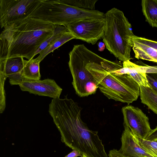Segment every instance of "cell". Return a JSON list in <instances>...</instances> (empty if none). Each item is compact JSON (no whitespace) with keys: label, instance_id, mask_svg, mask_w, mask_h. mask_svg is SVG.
<instances>
[{"label":"cell","instance_id":"2","mask_svg":"<svg viewBox=\"0 0 157 157\" xmlns=\"http://www.w3.org/2000/svg\"><path fill=\"white\" fill-rule=\"evenodd\" d=\"M56 25L29 17L4 29L0 35V59L14 57L29 60L53 34Z\"/></svg>","mask_w":157,"mask_h":157},{"label":"cell","instance_id":"13","mask_svg":"<svg viewBox=\"0 0 157 157\" xmlns=\"http://www.w3.org/2000/svg\"><path fill=\"white\" fill-rule=\"evenodd\" d=\"M132 46L135 57L157 63V50L131 39Z\"/></svg>","mask_w":157,"mask_h":157},{"label":"cell","instance_id":"14","mask_svg":"<svg viewBox=\"0 0 157 157\" xmlns=\"http://www.w3.org/2000/svg\"><path fill=\"white\" fill-rule=\"evenodd\" d=\"M75 39L72 34L68 31L62 33L42 51L35 59L40 62L49 53L68 41Z\"/></svg>","mask_w":157,"mask_h":157},{"label":"cell","instance_id":"16","mask_svg":"<svg viewBox=\"0 0 157 157\" xmlns=\"http://www.w3.org/2000/svg\"><path fill=\"white\" fill-rule=\"evenodd\" d=\"M140 87L141 102L157 114V92L149 87L140 85Z\"/></svg>","mask_w":157,"mask_h":157},{"label":"cell","instance_id":"4","mask_svg":"<svg viewBox=\"0 0 157 157\" xmlns=\"http://www.w3.org/2000/svg\"><path fill=\"white\" fill-rule=\"evenodd\" d=\"M105 28L102 38L106 48L123 62L130 60L131 39L134 35L132 26L123 12L113 8L105 14Z\"/></svg>","mask_w":157,"mask_h":157},{"label":"cell","instance_id":"6","mask_svg":"<svg viewBox=\"0 0 157 157\" xmlns=\"http://www.w3.org/2000/svg\"><path fill=\"white\" fill-rule=\"evenodd\" d=\"M0 25L5 29L29 18L42 0H0Z\"/></svg>","mask_w":157,"mask_h":157},{"label":"cell","instance_id":"7","mask_svg":"<svg viewBox=\"0 0 157 157\" xmlns=\"http://www.w3.org/2000/svg\"><path fill=\"white\" fill-rule=\"evenodd\" d=\"M105 24V17L86 18L71 23L65 27L75 39L94 44L103 37Z\"/></svg>","mask_w":157,"mask_h":157},{"label":"cell","instance_id":"21","mask_svg":"<svg viewBox=\"0 0 157 157\" xmlns=\"http://www.w3.org/2000/svg\"><path fill=\"white\" fill-rule=\"evenodd\" d=\"M131 39L138 42L144 44L157 50V42L145 38L134 35Z\"/></svg>","mask_w":157,"mask_h":157},{"label":"cell","instance_id":"5","mask_svg":"<svg viewBox=\"0 0 157 157\" xmlns=\"http://www.w3.org/2000/svg\"><path fill=\"white\" fill-rule=\"evenodd\" d=\"M83 44L74 45L69 53L68 65L71 74L72 84L80 97L94 94L98 88L86 66Z\"/></svg>","mask_w":157,"mask_h":157},{"label":"cell","instance_id":"19","mask_svg":"<svg viewBox=\"0 0 157 157\" xmlns=\"http://www.w3.org/2000/svg\"><path fill=\"white\" fill-rule=\"evenodd\" d=\"M67 4L78 8L94 10L97 0H63Z\"/></svg>","mask_w":157,"mask_h":157},{"label":"cell","instance_id":"29","mask_svg":"<svg viewBox=\"0 0 157 157\" xmlns=\"http://www.w3.org/2000/svg\"><path fill=\"white\" fill-rule=\"evenodd\" d=\"M154 141L157 142V139L156 140H155V141Z\"/></svg>","mask_w":157,"mask_h":157},{"label":"cell","instance_id":"1","mask_svg":"<svg viewBox=\"0 0 157 157\" xmlns=\"http://www.w3.org/2000/svg\"><path fill=\"white\" fill-rule=\"evenodd\" d=\"M82 108L67 96L53 98L49 113L65 145L88 157H108L98 132L90 129L81 118Z\"/></svg>","mask_w":157,"mask_h":157},{"label":"cell","instance_id":"25","mask_svg":"<svg viewBox=\"0 0 157 157\" xmlns=\"http://www.w3.org/2000/svg\"><path fill=\"white\" fill-rule=\"evenodd\" d=\"M80 156L82 157L83 155L78 151L73 149L72 151L64 157H77Z\"/></svg>","mask_w":157,"mask_h":157},{"label":"cell","instance_id":"26","mask_svg":"<svg viewBox=\"0 0 157 157\" xmlns=\"http://www.w3.org/2000/svg\"><path fill=\"white\" fill-rule=\"evenodd\" d=\"M98 50L100 51H103L105 49V45L104 42H99L98 43Z\"/></svg>","mask_w":157,"mask_h":157},{"label":"cell","instance_id":"9","mask_svg":"<svg viewBox=\"0 0 157 157\" xmlns=\"http://www.w3.org/2000/svg\"><path fill=\"white\" fill-rule=\"evenodd\" d=\"M21 90L30 94L55 98L59 96L62 89L52 79L32 80L24 78L18 85Z\"/></svg>","mask_w":157,"mask_h":157},{"label":"cell","instance_id":"18","mask_svg":"<svg viewBox=\"0 0 157 157\" xmlns=\"http://www.w3.org/2000/svg\"><path fill=\"white\" fill-rule=\"evenodd\" d=\"M66 31H68L65 27L62 25H56L52 34L42 44L35 52L34 57L37 54H39L62 33Z\"/></svg>","mask_w":157,"mask_h":157},{"label":"cell","instance_id":"22","mask_svg":"<svg viewBox=\"0 0 157 157\" xmlns=\"http://www.w3.org/2000/svg\"><path fill=\"white\" fill-rule=\"evenodd\" d=\"M146 76L149 87L157 92V80L150 73H146Z\"/></svg>","mask_w":157,"mask_h":157},{"label":"cell","instance_id":"20","mask_svg":"<svg viewBox=\"0 0 157 157\" xmlns=\"http://www.w3.org/2000/svg\"><path fill=\"white\" fill-rule=\"evenodd\" d=\"M137 137L140 145L154 157H157V142Z\"/></svg>","mask_w":157,"mask_h":157},{"label":"cell","instance_id":"12","mask_svg":"<svg viewBox=\"0 0 157 157\" xmlns=\"http://www.w3.org/2000/svg\"><path fill=\"white\" fill-rule=\"evenodd\" d=\"M123 67L114 71L118 75L127 74L130 75L139 85L149 87L144 66L139 65L130 60L123 62Z\"/></svg>","mask_w":157,"mask_h":157},{"label":"cell","instance_id":"28","mask_svg":"<svg viewBox=\"0 0 157 157\" xmlns=\"http://www.w3.org/2000/svg\"><path fill=\"white\" fill-rule=\"evenodd\" d=\"M82 157H88L85 155H83Z\"/></svg>","mask_w":157,"mask_h":157},{"label":"cell","instance_id":"15","mask_svg":"<svg viewBox=\"0 0 157 157\" xmlns=\"http://www.w3.org/2000/svg\"><path fill=\"white\" fill-rule=\"evenodd\" d=\"M141 6L146 21L152 27L157 28V0H142Z\"/></svg>","mask_w":157,"mask_h":157},{"label":"cell","instance_id":"3","mask_svg":"<svg viewBox=\"0 0 157 157\" xmlns=\"http://www.w3.org/2000/svg\"><path fill=\"white\" fill-rule=\"evenodd\" d=\"M86 67L101 92L109 99L128 105L140 96V85L128 75H118L114 71L123 67L121 63L104 59L86 49Z\"/></svg>","mask_w":157,"mask_h":157},{"label":"cell","instance_id":"23","mask_svg":"<svg viewBox=\"0 0 157 157\" xmlns=\"http://www.w3.org/2000/svg\"><path fill=\"white\" fill-rule=\"evenodd\" d=\"M108 156V157H133L122 154L118 150L115 149L109 151Z\"/></svg>","mask_w":157,"mask_h":157},{"label":"cell","instance_id":"24","mask_svg":"<svg viewBox=\"0 0 157 157\" xmlns=\"http://www.w3.org/2000/svg\"><path fill=\"white\" fill-rule=\"evenodd\" d=\"M157 139V126L155 128L151 129L146 140L154 141Z\"/></svg>","mask_w":157,"mask_h":157},{"label":"cell","instance_id":"8","mask_svg":"<svg viewBox=\"0 0 157 157\" xmlns=\"http://www.w3.org/2000/svg\"><path fill=\"white\" fill-rule=\"evenodd\" d=\"M124 128H128L136 137L146 140L151 129L149 119L141 110L131 105L122 107Z\"/></svg>","mask_w":157,"mask_h":157},{"label":"cell","instance_id":"27","mask_svg":"<svg viewBox=\"0 0 157 157\" xmlns=\"http://www.w3.org/2000/svg\"><path fill=\"white\" fill-rule=\"evenodd\" d=\"M150 74L157 80V73Z\"/></svg>","mask_w":157,"mask_h":157},{"label":"cell","instance_id":"11","mask_svg":"<svg viewBox=\"0 0 157 157\" xmlns=\"http://www.w3.org/2000/svg\"><path fill=\"white\" fill-rule=\"evenodd\" d=\"M121 138V146L119 151L122 154L133 157H154L139 144L137 137L124 127Z\"/></svg>","mask_w":157,"mask_h":157},{"label":"cell","instance_id":"17","mask_svg":"<svg viewBox=\"0 0 157 157\" xmlns=\"http://www.w3.org/2000/svg\"><path fill=\"white\" fill-rule=\"evenodd\" d=\"M40 63L35 59L27 60L25 59L23 71L24 78L32 80H40Z\"/></svg>","mask_w":157,"mask_h":157},{"label":"cell","instance_id":"10","mask_svg":"<svg viewBox=\"0 0 157 157\" xmlns=\"http://www.w3.org/2000/svg\"><path fill=\"white\" fill-rule=\"evenodd\" d=\"M24 59L14 57L0 59V78L9 79L11 85H19L23 80V71Z\"/></svg>","mask_w":157,"mask_h":157}]
</instances>
